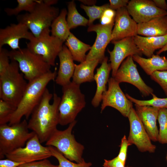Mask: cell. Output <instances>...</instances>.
Returning <instances> with one entry per match:
<instances>
[{"label":"cell","instance_id":"obj_1","mask_svg":"<svg viewBox=\"0 0 167 167\" xmlns=\"http://www.w3.org/2000/svg\"><path fill=\"white\" fill-rule=\"evenodd\" d=\"M61 98L46 88L28 122L29 130L38 136L41 143L46 142L59 124L58 107Z\"/></svg>","mask_w":167,"mask_h":167},{"label":"cell","instance_id":"obj_2","mask_svg":"<svg viewBox=\"0 0 167 167\" xmlns=\"http://www.w3.org/2000/svg\"><path fill=\"white\" fill-rule=\"evenodd\" d=\"M57 73L56 68L43 76L28 83L23 97L17 109L9 123L11 125L21 121L23 117L28 119L39 103L49 83L55 79Z\"/></svg>","mask_w":167,"mask_h":167},{"label":"cell","instance_id":"obj_3","mask_svg":"<svg viewBox=\"0 0 167 167\" xmlns=\"http://www.w3.org/2000/svg\"><path fill=\"white\" fill-rule=\"evenodd\" d=\"M19 70L18 62L11 61L7 70L0 75V99L17 108L28 84Z\"/></svg>","mask_w":167,"mask_h":167},{"label":"cell","instance_id":"obj_4","mask_svg":"<svg viewBox=\"0 0 167 167\" xmlns=\"http://www.w3.org/2000/svg\"><path fill=\"white\" fill-rule=\"evenodd\" d=\"M80 85L71 82L62 87V95L58 107L59 124L64 126L75 120L79 113L85 107V96Z\"/></svg>","mask_w":167,"mask_h":167},{"label":"cell","instance_id":"obj_5","mask_svg":"<svg viewBox=\"0 0 167 167\" xmlns=\"http://www.w3.org/2000/svg\"><path fill=\"white\" fill-rule=\"evenodd\" d=\"M76 122L75 121L63 130L57 129L46 142L45 145L55 148L69 160L79 163L84 161L83 157L84 147L77 141L72 133Z\"/></svg>","mask_w":167,"mask_h":167},{"label":"cell","instance_id":"obj_6","mask_svg":"<svg viewBox=\"0 0 167 167\" xmlns=\"http://www.w3.org/2000/svg\"><path fill=\"white\" fill-rule=\"evenodd\" d=\"M28 122L25 119L20 122L9 125H0V158L14 150L24 147L35 133L29 132Z\"/></svg>","mask_w":167,"mask_h":167},{"label":"cell","instance_id":"obj_7","mask_svg":"<svg viewBox=\"0 0 167 167\" xmlns=\"http://www.w3.org/2000/svg\"><path fill=\"white\" fill-rule=\"evenodd\" d=\"M11 61L17 62L19 70L28 82L49 71L51 66L41 56L34 54L27 48L9 51Z\"/></svg>","mask_w":167,"mask_h":167},{"label":"cell","instance_id":"obj_8","mask_svg":"<svg viewBox=\"0 0 167 167\" xmlns=\"http://www.w3.org/2000/svg\"><path fill=\"white\" fill-rule=\"evenodd\" d=\"M59 14L58 8L39 0L32 11L19 15L16 18L18 23L26 25L36 37L44 29L50 27Z\"/></svg>","mask_w":167,"mask_h":167},{"label":"cell","instance_id":"obj_9","mask_svg":"<svg viewBox=\"0 0 167 167\" xmlns=\"http://www.w3.org/2000/svg\"><path fill=\"white\" fill-rule=\"evenodd\" d=\"M49 28L26 43L27 48L32 53L41 56L51 66L55 65L56 58L62 49L63 42L50 34Z\"/></svg>","mask_w":167,"mask_h":167},{"label":"cell","instance_id":"obj_10","mask_svg":"<svg viewBox=\"0 0 167 167\" xmlns=\"http://www.w3.org/2000/svg\"><path fill=\"white\" fill-rule=\"evenodd\" d=\"M5 156L16 162L26 163L47 159L52 155L48 147L42 145L35 134L27 142L25 147L15 149Z\"/></svg>","mask_w":167,"mask_h":167},{"label":"cell","instance_id":"obj_11","mask_svg":"<svg viewBox=\"0 0 167 167\" xmlns=\"http://www.w3.org/2000/svg\"><path fill=\"white\" fill-rule=\"evenodd\" d=\"M108 88L102 95L101 112L102 113L107 106L118 110L123 116L127 117L131 109L132 102L124 93L119 83L113 77L108 81Z\"/></svg>","mask_w":167,"mask_h":167},{"label":"cell","instance_id":"obj_12","mask_svg":"<svg viewBox=\"0 0 167 167\" xmlns=\"http://www.w3.org/2000/svg\"><path fill=\"white\" fill-rule=\"evenodd\" d=\"M130 131L127 139L131 145H135L141 152L154 153L156 146L153 144L135 110L132 108L127 117Z\"/></svg>","mask_w":167,"mask_h":167},{"label":"cell","instance_id":"obj_13","mask_svg":"<svg viewBox=\"0 0 167 167\" xmlns=\"http://www.w3.org/2000/svg\"><path fill=\"white\" fill-rule=\"evenodd\" d=\"M119 84L130 83L136 87L143 96L153 93V89L147 85L141 78L132 56H130L122 63L114 77Z\"/></svg>","mask_w":167,"mask_h":167},{"label":"cell","instance_id":"obj_14","mask_svg":"<svg viewBox=\"0 0 167 167\" xmlns=\"http://www.w3.org/2000/svg\"><path fill=\"white\" fill-rule=\"evenodd\" d=\"M114 25V23H113L107 25L98 24H92L89 26L88 31L96 32V37L94 44L86 55V60L97 59L101 63L105 57V49L111 41Z\"/></svg>","mask_w":167,"mask_h":167},{"label":"cell","instance_id":"obj_15","mask_svg":"<svg viewBox=\"0 0 167 167\" xmlns=\"http://www.w3.org/2000/svg\"><path fill=\"white\" fill-rule=\"evenodd\" d=\"M114 45L113 50L108 49L110 55L112 77H114L121 64L126 58L134 55L141 56L142 54L135 44L134 37L125 38L111 41Z\"/></svg>","mask_w":167,"mask_h":167},{"label":"cell","instance_id":"obj_16","mask_svg":"<svg viewBox=\"0 0 167 167\" xmlns=\"http://www.w3.org/2000/svg\"><path fill=\"white\" fill-rule=\"evenodd\" d=\"M126 8L137 24L148 22L156 17L167 15V11L157 7L153 1L131 0Z\"/></svg>","mask_w":167,"mask_h":167},{"label":"cell","instance_id":"obj_17","mask_svg":"<svg viewBox=\"0 0 167 167\" xmlns=\"http://www.w3.org/2000/svg\"><path fill=\"white\" fill-rule=\"evenodd\" d=\"M138 24L131 18L126 7L116 11L111 42L138 35Z\"/></svg>","mask_w":167,"mask_h":167},{"label":"cell","instance_id":"obj_18","mask_svg":"<svg viewBox=\"0 0 167 167\" xmlns=\"http://www.w3.org/2000/svg\"><path fill=\"white\" fill-rule=\"evenodd\" d=\"M29 30L26 25L20 23L11 24L4 28H0V49L7 45L12 50L20 49V39H25L30 41L34 37Z\"/></svg>","mask_w":167,"mask_h":167},{"label":"cell","instance_id":"obj_19","mask_svg":"<svg viewBox=\"0 0 167 167\" xmlns=\"http://www.w3.org/2000/svg\"><path fill=\"white\" fill-rule=\"evenodd\" d=\"M135 111L151 141H158L159 134L156 124L159 108L136 104Z\"/></svg>","mask_w":167,"mask_h":167},{"label":"cell","instance_id":"obj_20","mask_svg":"<svg viewBox=\"0 0 167 167\" xmlns=\"http://www.w3.org/2000/svg\"><path fill=\"white\" fill-rule=\"evenodd\" d=\"M58 56L60 65L55 81L57 84L63 87L71 82L70 79L75 70V64L70 52L65 45H63Z\"/></svg>","mask_w":167,"mask_h":167},{"label":"cell","instance_id":"obj_21","mask_svg":"<svg viewBox=\"0 0 167 167\" xmlns=\"http://www.w3.org/2000/svg\"><path fill=\"white\" fill-rule=\"evenodd\" d=\"M108 58L105 57L101 63V66L96 69L94 75V80L96 84V89L91 101L94 107H98L102 101V95L106 90V85L109 80L112 68L110 63L108 62Z\"/></svg>","mask_w":167,"mask_h":167},{"label":"cell","instance_id":"obj_22","mask_svg":"<svg viewBox=\"0 0 167 167\" xmlns=\"http://www.w3.org/2000/svg\"><path fill=\"white\" fill-rule=\"evenodd\" d=\"M134 40L142 54L149 58L156 50L162 49L167 43V34L149 37L137 35L134 37Z\"/></svg>","mask_w":167,"mask_h":167},{"label":"cell","instance_id":"obj_23","mask_svg":"<svg viewBox=\"0 0 167 167\" xmlns=\"http://www.w3.org/2000/svg\"><path fill=\"white\" fill-rule=\"evenodd\" d=\"M138 35L142 36H156L167 34V15L155 18L138 24Z\"/></svg>","mask_w":167,"mask_h":167},{"label":"cell","instance_id":"obj_24","mask_svg":"<svg viewBox=\"0 0 167 167\" xmlns=\"http://www.w3.org/2000/svg\"><path fill=\"white\" fill-rule=\"evenodd\" d=\"M145 72L150 76L156 71L167 70V57L153 54L151 57L145 58L139 55L132 56Z\"/></svg>","mask_w":167,"mask_h":167},{"label":"cell","instance_id":"obj_25","mask_svg":"<svg viewBox=\"0 0 167 167\" xmlns=\"http://www.w3.org/2000/svg\"><path fill=\"white\" fill-rule=\"evenodd\" d=\"M100 63L98 60H86L78 65L75 64L72 82L78 84L94 80L95 68Z\"/></svg>","mask_w":167,"mask_h":167},{"label":"cell","instance_id":"obj_26","mask_svg":"<svg viewBox=\"0 0 167 167\" xmlns=\"http://www.w3.org/2000/svg\"><path fill=\"white\" fill-rule=\"evenodd\" d=\"M65 45L70 52L74 60L82 62L86 60V53L91 46L78 39L71 32L65 41Z\"/></svg>","mask_w":167,"mask_h":167},{"label":"cell","instance_id":"obj_27","mask_svg":"<svg viewBox=\"0 0 167 167\" xmlns=\"http://www.w3.org/2000/svg\"><path fill=\"white\" fill-rule=\"evenodd\" d=\"M67 14V11L66 9H62L50 26L51 35L63 42L66 41L71 32L66 19Z\"/></svg>","mask_w":167,"mask_h":167},{"label":"cell","instance_id":"obj_28","mask_svg":"<svg viewBox=\"0 0 167 167\" xmlns=\"http://www.w3.org/2000/svg\"><path fill=\"white\" fill-rule=\"evenodd\" d=\"M67 8L66 20L70 30L79 26H86L88 25V19L78 12L74 1L68 2Z\"/></svg>","mask_w":167,"mask_h":167},{"label":"cell","instance_id":"obj_29","mask_svg":"<svg viewBox=\"0 0 167 167\" xmlns=\"http://www.w3.org/2000/svg\"><path fill=\"white\" fill-rule=\"evenodd\" d=\"M52 156L55 157L58 162V167H91L92 164L87 162L85 160L80 163H74L67 158L56 148L52 146H48Z\"/></svg>","mask_w":167,"mask_h":167},{"label":"cell","instance_id":"obj_30","mask_svg":"<svg viewBox=\"0 0 167 167\" xmlns=\"http://www.w3.org/2000/svg\"><path fill=\"white\" fill-rule=\"evenodd\" d=\"M18 5L14 8H6L4 11L9 16L18 15L21 11H25L27 12L32 11L35 8L39 0H17Z\"/></svg>","mask_w":167,"mask_h":167},{"label":"cell","instance_id":"obj_31","mask_svg":"<svg viewBox=\"0 0 167 167\" xmlns=\"http://www.w3.org/2000/svg\"><path fill=\"white\" fill-rule=\"evenodd\" d=\"M127 98L135 104L140 106H150L154 107L167 109V97L160 98L157 97L153 93L152 95V99L148 100H140L135 99L126 93Z\"/></svg>","mask_w":167,"mask_h":167},{"label":"cell","instance_id":"obj_32","mask_svg":"<svg viewBox=\"0 0 167 167\" xmlns=\"http://www.w3.org/2000/svg\"><path fill=\"white\" fill-rule=\"evenodd\" d=\"M80 6L88 17V25L89 26L93 24V23L95 20L100 19L104 11L109 7V5L106 4L101 6H88L81 4Z\"/></svg>","mask_w":167,"mask_h":167},{"label":"cell","instance_id":"obj_33","mask_svg":"<svg viewBox=\"0 0 167 167\" xmlns=\"http://www.w3.org/2000/svg\"><path fill=\"white\" fill-rule=\"evenodd\" d=\"M157 120L159 125L158 141L167 144V109H160Z\"/></svg>","mask_w":167,"mask_h":167},{"label":"cell","instance_id":"obj_34","mask_svg":"<svg viewBox=\"0 0 167 167\" xmlns=\"http://www.w3.org/2000/svg\"><path fill=\"white\" fill-rule=\"evenodd\" d=\"M17 107L0 99V125L9 122Z\"/></svg>","mask_w":167,"mask_h":167},{"label":"cell","instance_id":"obj_35","mask_svg":"<svg viewBox=\"0 0 167 167\" xmlns=\"http://www.w3.org/2000/svg\"><path fill=\"white\" fill-rule=\"evenodd\" d=\"M150 76L152 80L159 84L167 96V70L156 71Z\"/></svg>","mask_w":167,"mask_h":167},{"label":"cell","instance_id":"obj_36","mask_svg":"<svg viewBox=\"0 0 167 167\" xmlns=\"http://www.w3.org/2000/svg\"><path fill=\"white\" fill-rule=\"evenodd\" d=\"M9 51L2 47L0 49V75L5 72L10 66Z\"/></svg>","mask_w":167,"mask_h":167},{"label":"cell","instance_id":"obj_37","mask_svg":"<svg viewBox=\"0 0 167 167\" xmlns=\"http://www.w3.org/2000/svg\"><path fill=\"white\" fill-rule=\"evenodd\" d=\"M116 11L110 8L106 9L100 18L101 24L107 25L114 23Z\"/></svg>","mask_w":167,"mask_h":167},{"label":"cell","instance_id":"obj_38","mask_svg":"<svg viewBox=\"0 0 167 167\" xmlns=\"http://www.w3.org/2000/svg\"><path fill=\"white\" fill-rule=\"evenodd\" d=\"M131 145L128 142L126 136L124 135L121 139L120 149L117 156L125 164L126 160L127 149L128 147Z\"/></svg>","mask_w":167,"mask_h":167},{"label":"cell","instance_id":"obj_39","mask_svg":"<svg viewBox=\"0 0 167 167\" xmlns=\"http://www.w3.org/2000/svg\"><path fill=\"white\" fill-rule=\"evenodd\" d=\"M17 167H58V165L53 164L47 159L24 163Z\"/></svg>","mask_w":167,"mask_h":167},{"label":"cell","instance_id":"obj_40","mask_svg":"<svg viewBox=\"0 0 167 167\" xmlns=\"http://www.w3.org/2000/svg\"><path fill=\"white\" fill-rule=\"evenodd\" d=\"M103 167H126L125 164L117 156L111 160L104 159Z\"/></svg>","mask_w":167,"mask_h":167},{"label":"cell","instance_id":"obj_41","mask_svg":"<svg viewBox=\"0 0 167 167\" xmlns=\"http://www.w3.org/2000/svg\"><path fill=\"white\" fill-rule=\"evenodd\" d=\"M129 1L128 0H110L109 8L115 11L126 7Z\"/></svg>","mask_w":167,"mask_h":167},{"label":"cell","instance_id":"obj_42","mask_svg":"<svg viewBox=\"0 0 167 167\" xmlns=\"http://www.w3.org/2000/svg\"><path fill=\"white\" fill-rule=\"evenodd\" d=\"M24 163H21L13 161L8 158L0 160V167H17Z\"/></svg>","mask_w":167,"mask_h":167},{"label":"cell","instance_id":"obj_43","mask_svg":"<svg viewBox=\"0 0 167 167\" xmlns=\"http://www.w3.org/2000/svg\"><path fill=\"white\" fill-rule=\"evenodd\" d=\"M152 1L157 7L161 10L166 11L167 3L165 0H153Z\"/></svg>","mask_w":167,"mask_h":167},{"label":"cell","instance_id":"obj_44","mask_svg":"<svg viewBox=\"0 0 167 167\" xmlns=\"http://www.w3.org/2000/svg\"><path fill=\"white\" fill-rule=\"evenodd\" d=\"M79 1L84 4L88 5V6L95 5L96 2V0H80Z\"/></svg>","mask_w":167,"mask_h":167},{"label":"cell","instance_id":"obj_45","mask_svg":"<svg viewBox=\"0 0 167 167\" xmlns=\"http://www.w3.org/2000/svg\"><path fill=\"white\" fill-rule=\"evenodd\" d=\"M43 1L46 4L52 6L53 5L57 3L58 1L56 0H43Z\"/></svg>","mask_w":167,"mask_h":167},{"label":"cell","instance_id":"obj_46","mask_svg":"<svg viewBox=\"0 0 167 167\" xmlns=\"http://www.w3.org/2000/svg\"><path fill=\"white\" fill-rule=\"evenodd\" d=\"M167 51V43L162 49L159 50L156 53V54L159 55L162 53Z\"/></svg>","mask_w":167,"mask_h":167},{"label":"cell","instance_id":"obj_47","mask_svg":"<svg viewBox=\"0 0 167 167\" xmlns=\"http://www.w3.org/2000/svg\"><path fill=\"white\" fill-rule=\"evenodd\" d=\"M126 167H131V166H126Z\"/></svg>","mask_w":167,"mask_h":167},{"label":"cell","instance_id":"obj_48","mask_svg":"<svg viewBox=\"0 0 167 167\" xmlns=\"http://www.w3.org/2000/svg\"><path fill=\"white\" fill-rule=\"evenodd\" d=\"M166 159H167V156H166Z\"/></svg>","mask_w":167,"mask_h":167}]
</instances>
